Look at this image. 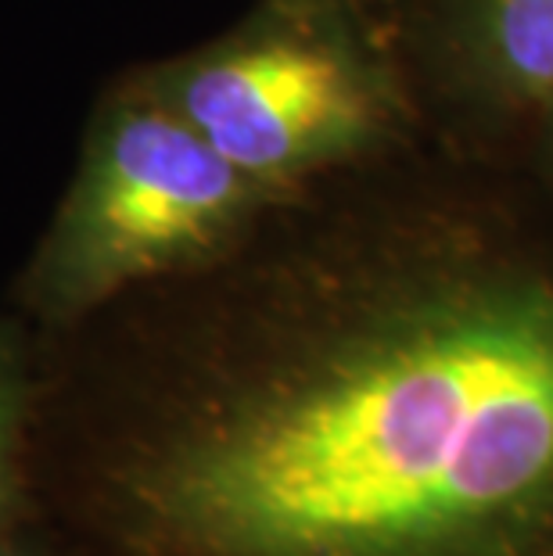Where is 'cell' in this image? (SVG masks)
<instances>
[{
	"mask_svg": "<svg viewBox=\"0 0 553 556\" xmlns=\"http://www.w3.org/2000/svg\"><path fill=\"white\" fill-rule=\"evenodd\" d=\"M43 352L93 556H553V184L425 137Z\"/></svg>",
	"mask_w": 553,
	"mask_h": 556,
	"instance_id": "obj_1",
	"label": "cell"
},
{
	"mask_svg": "<svg viewBox=\"0 0 553 556\" xmlns=\"http://www.w3.org/2000/svg\"><path fill=\"white\" fill-rule=\"evenodd\" d=\"M137 73L274 198L428 137L395 15L378 0H255L216 37Z\"/></svg>",
	"mask_w": 553,
	"mask_h": 556,
	"instance_id": "obj_2",
	"label": "cell"
},
{
	"mask_svg": "<svg viewBox=\"0 0 553 556\" xmlns=\"http://www.w3.org/2000/svg\"><path fill=\"white\" fill-rule=\"evenodd\" d=\"M277 201L134 68L93 104L65 194L15 283L18 316L40 338L68 334L140 291L216 263Z\"/></svg>",
	"mask_w": 553,
	"mask_h": 556,
	"instance_id": "obj_3",
	"label": "cell"
},
{
	"mask_svg": "<svg viewBox=\"0 0 553 556\" xmlns=\"http://www.w3.org/2000/svg\"><path fill=\"white\" fill-rule=\"evenodd\" d=\"M392 15L428 134L528 151L553 115V0H399Z\"/></svg>",
	"mask_w": 553,
	"mask_h": 556,
	"instance_id": "obj_4",
	"label": "cell"
},
{
	"mask_svg": "<svg viewBox=\"0 0 553 556\" xmlns=\"http://www.w3.org/2000/svg\"><path fill=\"white\" fill-rule=\"evenodd\" d=\"M40 392V334L22 316H0V535L26 525L37 503Z\"/></svg>",
	"mask_w": 553,
	"mask_h": 556,
	"instance_id": "obj_5",
	"label": "cell"
},
{
	"mask_svg": "<svg viewBox=\"0 0 553 556\" xmlns=\"http://www.w3.org/2000/svg\"><path fill=\"white\" fill-rule=\"evenodd\" d=\"M0 556H58V549L40 535V531H33L26 520V525H18L15 531L0 535Z\"/></svg>",
	"mask_w": 553,
	"mask_h": 556,
	"instance_id": "obj_6",
	"label": "cell"
},
{
	"mask_svg": "<svg viewBox=\"0 0 553 556\" xmlns=\"http://www.w3.org/2000/svg\"><path fill=\"white\" fill-rule=\"evenodd\" d=\"M528 159H532L536 169L553 184V115H550V123L536 134L532 144H528Z\"/></svg>",
	"mask_w": 553,
	"mask_h": 556,
	"instance_id": "obj_7",
	"label": "cell"
},
{
	"mask_svg": "<svg viewBox=\"0 0 553 556\" xmlns=\"http://www.w3.org/2000/svg\"><path fill=\"white\" fill-rule=\"evenodd\" d=\"M378 4H385V8H395V4H399V0H378Z\"/></svg>",
	"mask_w": 553,
	"mask_h": 556,
	"instance_id": "obj_8",
	"label": "cell"
}]
</instances>
